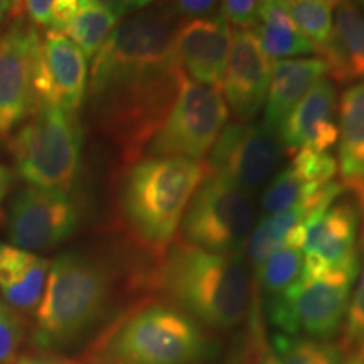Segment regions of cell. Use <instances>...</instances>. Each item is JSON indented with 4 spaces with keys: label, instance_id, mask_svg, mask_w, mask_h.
I'll return each instance as SVG.
<instances>
[{
    "label": "cell",
    "instance_id": "60d3db41",
    "mask_svg": "<svg viewBox=\"0 0 364 364\" xmlns=\"http://www.w3.org/2000/svg\"><path fill=\"white\" fill-rule=\"evenodd\" d=\"M11 2H12V6H19L22 0H11Z\"/></svg>",
    "mask_w": 364,
    "mask_h": 364
},
{
    "label": "cell",
    "instance_id": "1f68e13d",
    "mask_svg": "<svg viewBox=\"0 0 364 364\" xmlns=\"http://www.w3.org/2000/svg\"><path fill=\"white\" fill-rule=\"evenodd\" d=\"M220 0H169V7L184 19L208 17L215 14Z\"/></svg>",
    "mask_w": 364,
    "mask_h": 364
},
{
    "label": "cell",
    "instance_id": "ac0fdd59",
    "mask_svg": "<svg viewBox=\"0 0 364 364\" xmlns=\"http://www.w3.org/2000/svg\"><path fill=\"white\" fill-rule=\"evenodd\" d=\"M327 73V65L317 58H289L275 61L270 71V83L265 100L263 124L279 130L282 122L294 110L295 105Z\"/></svg>",
    "mask_w": 364,
    "mask_h": 364
},
{
    "label": "cell",
    "instance_id": "f1b7e54d",
    "mask_svg": "<svg viewBox=\"0 0 364 364\" xmlns=\"http://www.w3.org/2000/svg\"><path fill=\"white\" fill-rule=\"evenodd\" d=\"M290 166L302 177V181L317 189L326 188L338 172V162L334 161V157L312 149H300Z\"/></svg>",
    "mask_w": 364,
    "mask_h": 364
},
{
    "label": "cell",
    "instance_id": "836d02e7",
    "mask_svg": "<svg viewBox=\"0 0 364 364\" xmlns=\"http://www.w3.org/2000/svg\"><path fill=\"white\" fill-rule=\"evenodd\" d=\"M93 2L108 9V11L115 14L118 19H120V17L132 16V14L142 11L144 7L150 6L154 0H93Z\"/></svg>",
    "mask_w": 364,
    "mask_h": 364
},
{
    "label": "cell",
    "instance_id": "5b68a950",
    "mask_svg": "<svg viewBox=\"0 0 364 364\" xmlns=\"http://www.w3.org/2000/svg\"><path fill=\"white\" fill-rule=\"evenodd\" d=\"M204 351L203 332L188 314L152 304L127 314L93 348L95 364H191Z\"/></svg>",
    "mask_w": 364,
    "mask_h": 364
},
{
    "label": "cell",
    "instance_id": "f35d334b",
    "mask_svg": "<svg viewBox=\"0 0 364 364\" xmlns=\"http://www.w3.org/2000/svg\"><path fill=\"white\" fill-rule=\"evenodd\" d=\"M344 364H364V356H356V358H349L348 363Z\"/></svg>",
    "mask_w": 364,
    "mask_h": 364
},
{
    "label": "cell",
    "instance_id": "3957f363",
    "mask_svg": "<svg viewBox=\"0 0 364 364\" xmlns=\"http://www.w3.org/2000/svg\"><path fill=\"white\" fill-rule=\"evenodd\" d=\"M208 174L206 162L188 159L147 157L132 167L122 188V213L145 248L167 252L191 198Z\"/></svg>",
    "mask_w": 364,
    "mask_h": 364
},
{
    "label": "cell",
    "instance_id": "6da1fadb",
    "mask_svg": "<svg viewBox=\"0 0 364 364\" xmlns=\"http://www.w3.org/2000/svg\"><path fill=\"white\" fill-rule=\"evenodd\" d=\"M177 24L169 6L139 11L93 56L86 90L91 112L127 161L149 145L186 76L174 51Z\"/></svg>",
    "mask_w": 364,
    "mask_h": 364
},
{
    "label": "cell",
    "instance_id": "7402d4cb",
    "mask_svg": "<svg viewBox=\"0 0 364 364\" xmlns=\"http://www.w3.org/2000/svg\"><path fill=\"white\" fill-rule=\"evenodd\" d=\"M260 24L257 29L263 53L268 59H289L316 53L311 43L299 33L292 22L285 0H263Z\"/></svg>",
    "mask_w": 364,
    "mask_h": 364
},
{
    "label": "cell",
    "instance_id": "f546056e",
    "mask_svg": "<svg viewBox=\"0 0 364 364\" xmlns=\"http://www.w3.org/2000/svg\"><path fill=\"white\" fill-rule=\"evenodd\" d=\"M24 331L16 311L0 300V364H12L16 361Z\"/></svg>",
    "mask_w": 364,
    "mask_h": 364
},
{
    "label": "cell",
    "instance_id": "8d00e7d4",
    "mask_svg": "<svg viewBox=\"0 0 364 364\" xmlns=\"http://www.w3.org/2000/svg\"><path fill=\"white\" fill-rule=\"evenodd\" d=\"M262 359H260V363L262 364H280V361H279V358H277V354L273 353V351H270V349H268V346L263 343L262 344Z\"/></svg>",
    "mask_w": 364,
    "mask_h": 364
},
{
    "label": "cell",
    "instance_id": "8992f818",
    "mask_svg": "<svg viewBox=\"0 0 364 364\" xmlns=\"http://www.w3.org/2000/svg\"><path fill=\"white\" fill-rule=\"evenodd\" d=\"M81 144L83 132L76 113L43 107L17 130L11 149L27 184L68 194L78 176Z\"/></svg>",
    "mask_w": 364,
    "mask_h": 364
},
{
    "label": "cell",
    "instance_id": "83f0119b",
    "mask_svg": "<svg viewBox=\"0 0 364 364\" xmlns=\"http://www.w3.org/2000/svg\"><path fill=\"white\" fill-rule=\"evenodd\" d=\"M273 344L280 364H344L339 349L307 338L279 334Z\"/></svg>",
    "mask_w": 364,
    "mask_h": 364
},
{
    "label": "cell",
    "instance_id": "cb8c5ba5",
    "mask_svg": "<svg viewBox=\"0 0 364 364\" xmlns=\"http://www.w3.org/2000/svg\"><path fill=\"white\" fill-rule=\"evenodd\" d=\"M118 26V17L93 0H80L78 11L61 34L73 41L86 58H93Z\"/></svg>",
    "mask_w": 364,
    "mask_h": 364
},
{
    "label": "cell",
    "instance_id": "ffe728a7",
    "mask_svg": "<svg viewBox=\"0 0 364 364\" xmlns=\"http://www.w3.org/2000/svg\"><path fill=\"white\" fill-rule=\"evenodd\" d=\"M318 56L339 83H364V11L354 0H343L336 7L331 41Z\"/></svg>",
    "mask_w": 364,
    "mask_h": 364
},
{
    "label": "cell",
    "instance_id": "8fae6325",
    "mask_svg": "<svg viewBox=\"0 0 364 364\" xmlns=\"http://www.w3.org/2000/svg\"><path fill=\"white\" fill-rule=\"evenodd\" d=\"M88 90V61L65 34L46 31L39 36L33 58L36 110L43 107L76 113Z\"/></svg>",
    "mask_w": 364,
    "mask_h": 364
},
{
    "label": "cell",
    "instance_id": "9c48e42d",
    "mask_svg": "<svg viewBox=\"0 0 364 364\" xmlns=\"http://www.w3.org/2000/svg\"><path fill=\"white\" fill-rule=\"evenodd\" d=\"M358 268L329 272L314 279H300L273 297L272 322L287 336L327 339L339 331L348 312Z\"/></svg>",
    "mask_w": 364,
    "mask_h": 364
},
{
    "label": "cell",
    "instance_id": "484cf974",
    "mask_svg": "<svg viewBox=\"0 0 364 364\" xmlns=\"http://www.w3.org/2000/svg\"><path fill=\"white\" fill-rule=\"evenodd\" d=\"M318 191L321 189L302 181V177L294 171V167L289 166L273 177L270 184L267 186L265 193L262 196V211L265 216L289 211V209L309 201Z\"/></svg>",
    "mask_w": 364,
    "mask_h": 364
},
{
    "label": "cell",
    "instance_id": "d6986e66",
    "mask_svg": "<svg viewBox=\"0 0 364 364\" xmlns=\"http://www.w3.org/2000/svg\"><path fill=\"white\" fill-rule=\"evenodd\" d=\"M51 263L38 253L0 245V294L16 312H36Z\"/></svg>",
    "mask_w": 364,
    "mask_h": 364
},
{
    "label": "cell",
    "instance_id": "74e56055",
    "mask_svg": "<svg viewBox=\"0 0 364 364\" xmlns=\"http://www.w3.org/2000/svg\"><path fill=\"white\" fill-rule=\"evenodd\" d=\"M11 7H12L11 0H0V24H2L4 17L7 16V12L11 11Z\"/></svg>",
    "mask_w": 364,
    "mask_h": 364
},
{
    "label": "cell",
    "instance_id": "ba28073f",
    "mask_svg": "<svg viewBox=\"0 0 364 364\" xmlns=\"http://www.w3.org/2000/svg\"><path fill=\"white\" fill-rule=\"evenodd\" d=\"M182 218L188 243L209 252H238L252 233L255 204L247 189L209 172Z\"/></svg>",
    "mask_w": 364,
    "mask_h": 364
},
{
    "label": "cell",
    "instance_id": "4316f807",
    "mask_svg": "<svg viewBox=\"0 0 364 364\" xmlns=\"http://www.w3.org/2000/svg\"><path fill=\"white\" fill-rule=\"evenodd\" d=\"M349 188L354 191L359 213L363 216V248H364V182H349ZM358 285L353 299L349 300L344 324V353L349 358L364 356V253L363 265L359 267Z\"/></svg>",
    "mask_w": 364,
    "mask_h": 364
},
{
    "label": "cell",
    "instance_id": "5bb4252c",
    "mask_svg": "<svg viewBox=\"0 0 364 364\" xmlns=\"http://www.w3.org/2000/svg\"><path fill=\"white\" fill-rule=\"evenodd\" d=\"M39 36L22 22L0 36V136L11 134L36 110L33 58Z\"/></svg>",
    "mask_w": 364,
    "mask_h": 364
},
{
    "label": "cell",
    "instance_id": "d6a6232c",
    "mask_svg": "<svg viewBox=\"0 0 364 364\" xmlns=\"http://www.w3.org/2000/svg\"><path fill=\"white\" fill-rule=\"evenodd\" d=\"M56 2L58 0H24V6L27 16L36 26H43L49 29L53 9L56 6Z\"/></svg>",
    "mask_w": 364,
    "mask_h": 364
},
{
    "label": "cell",
    "instance_id": "4dcf8cb0",
    "mask_svg": "<svg viewBox=\"0 0 364 364\" xmlns=\"http://www.w3.org/2000/svg\"><path fill=\"white\" fill-rule=\"evenodd\" d=\"M263 0H221V16L236 29H248L260 19Z\"/></svg>",
    "mask_w": 364,
    "mask_h": 364
},
{
    "label": "cell",
    "instance_id": "603a6c76",
    "mask_svg": "<svg viewBox=\"0 0 364 364\" xmlns=\"http://www.w3.org/2000/svg\"><path fill=\"white\" fill-rule=\"evenodd\" d=\"M304 236H306V223L295 228L287 236L285 243L277 252H273L260 268H257V282L270 297L285 292L302 277Z\"/></svg>",
    "mask_w": 364,
    "mask_h": 364
},
{
    "label": "cell",
    "instance_id": "277c9868",
    "mask_svg": "<svg viewBox=\"0 0 364 364\" xmlns=\"http://www.w3.org/2000/svg\"><path fill=\"white\" fill-rule=\"evenodd\" d=\"M112 294L108 270L81 253H65L51 263L36 309V343L43 348L71 344L88 331Z\"/></svg>",
    "mask_w": 364,
    "mask_h": 364
},
{
    "label": "cell",
    "instance_id": "9a60e30c",
    "mask_svg": "<svg viewBox=\"0 0 364 364\" xmlns=\"http://www.w3.org/2000/svg\"><path fill=\"white\" fill-rule=\"evenodd\" d=\"M270 71V59L263 53L257 29L235 27L221 91L238 122H252L265 107Z\"/></svg>",
    "mask_w": 364,
    "mask_h": 364
},
{
    "label": "cell",
    "instance_id": "44dd1931",
    "mask_svg": "<svg viewBox=\"0 0 364 364\" xmlns=\"http://www.w3.org/2000/svg\"><path fill=\"white\" fill-rule=\"evenodd\" d=\"M339 169L346 184L364 182V83L349 86L339 103Z\"/></svg>",
    "mask_w": 364,
    "mask_h": 364
},
{
    "label": "cell",
    "instance_id": "30bf717a",
    "mask_svg": "<svg viewBox=\"0 0 364 364\" xmlns=\"http://www.w3.org/2000/svg\"><path fill=\"white\" fill-rule=\"evenodd\" d=\"M284 145L279 132L265 124H228L211 149L209 172L252 191L270 179L280 164Z\"/></svg>",
    "mask_w": 364,
    "mask_h": 364
},
{
    "label": "cell",
    "instance_id": "d590c367",
    "mask_svg": "<svg viewBox=\"0 0 364 364\" xmlns=\"http://www.w3.org/2000/svg\"><path fill=\"white\" fill-rule=\"evenodd\" d=\"M9 186H11V174H9V171L0 164V203L6 198Z\"/></svg>",
    "mask_w": 364,
    "mask_h": 364
},
{
    "label": "cell",
    "instance_id": "e0dca14e",
    "mask_svg": "<svg viewBox=\"0 0 364 364\" xmlns=\"http://www.w3.org/2000/svg\"><path fill=\"white\" fill-rule=\"evenodd\" d=\"M336 105L334 86L329 80L321 78L282 122L277 130L282 145L289 152L300 149L326 152L339 139L334 122Z\"/></svg>",
    "mask_w": 364,
    "mask_h": 364
},
{
    "label": "cell",
    "instance_id": "7a4b0ae2",
    "mask_svg": "<svg viewBox=\"0 0 364 364\" xmlns=\"http://www.w3.org/2000/svg\"><path fill=\"white\" fill-rule=\"evenodd\" d=\"M156 280L171 302L218 329L243 318L252 285L240 252H209L186 240L166 252Z\"/></svg>",
    "mask_w": 364,
    "mask_h": 364
},
{
    "label": "cell",
    "instance_id": "e575fe53",
    "mask_svg": "<svg viewBox=\"0 0 364 364\" xmlns=\"http://www.w3.org/2000/svg\"><path fill=\"white\" fill-rule=\"evenodd\" d=\"M16 364H75L68 359L53 356V354H29L22 356L16 361Z\"/></svg>",
    "mask_w": 364,
    "mask_h": 364
},
{
    "label": "cell",
    "instance_id": "d4e9b609",
    "mask_svg": "<svg viewBox=\"0 0 364 364\" xmlns=\"http://www.w3.org/2000/svg\"><path fill=\"white\" fill-rule=\"evenodd\" d=\"M285 6L299 33L321 54L334 29V4L327 0H285Z\"/></svg>",
    "mask_w": 364,
    "mask_h": 364
},
{
    "label": "cell",
    "instance_id": "2e32d148",
    "mask_svg": "<svg viewBox=\"0 0 364 364\" xmlns=\"http://www.w3.org/2000/svg\"><path fill=\"white\" fill-rule=\"evenodd\" d=\"M231 34L233 31L221 14L179 22L174 33V51L186 76L221 91Z\"/></svg>",
    "mask_w": 364,
    "mask_h": 364
},
{
    "label": "cell",
    "instance_id": "ab89813d",
    "mask_svg": "<svg viewBox=\"0 0 364 364\" xmlns=\"http://www.w3.org/2000/svg\"><path fill=\"white\" fill-rule=\"evenodd\" d=\"M327 2L334 4V6H336V7H338V6H339V4H341V2H343V0H327Z\"/></svg>",
    "mask_w": 364,
    "mask_h": 364
},
{
    "label": "cell",
    "instance_id": "52a82bcc",
    "mask_svg": "<svg viewBox=\"0 0 364 364\" xmlns=\"http://www.w3.org/2000/svg\"><path fill=\"white\" fill-rule=\"evenodd\" d=\"M228 117L220 91L184 76L171 110L147 145L149 157L201 161L216 144Z\"/></svg>",
    "mask_w": 364,
    "mask_h": 364
},
{
    "label": "cell",
    "instance_id": "4fadbf2b",
    "mask_svg": "<svg viewBox=\"0 0 364 364\" xmlns=\"http://www.w3.org/2000/svg\"><path fill=\"white\" fill-rule=\"evenodd\" d=\"M358 203L339 201L317 208L306 221L300 279H314L329 272L359 267Z\"/></svg>",
    "mask_w": 364,
    "mask_h": 364
},
{
    "label": "cell",
    "instance_id": "7c38bea8",
    "mask_svg": "<svg viewBox=\"0 0 364 364\" xmlns=\"http://www.w3.org/2000/svg\"><path fill=\"white\" fill-rule=\"evenodd\" d=\"M78 209L70 196L58 191L24 188L16 194L9 211V240L26 252L51 250L75 233Z\"/></svg>",
    "mask_w": 364,
    "mask_h": 364
}]
</instances>
